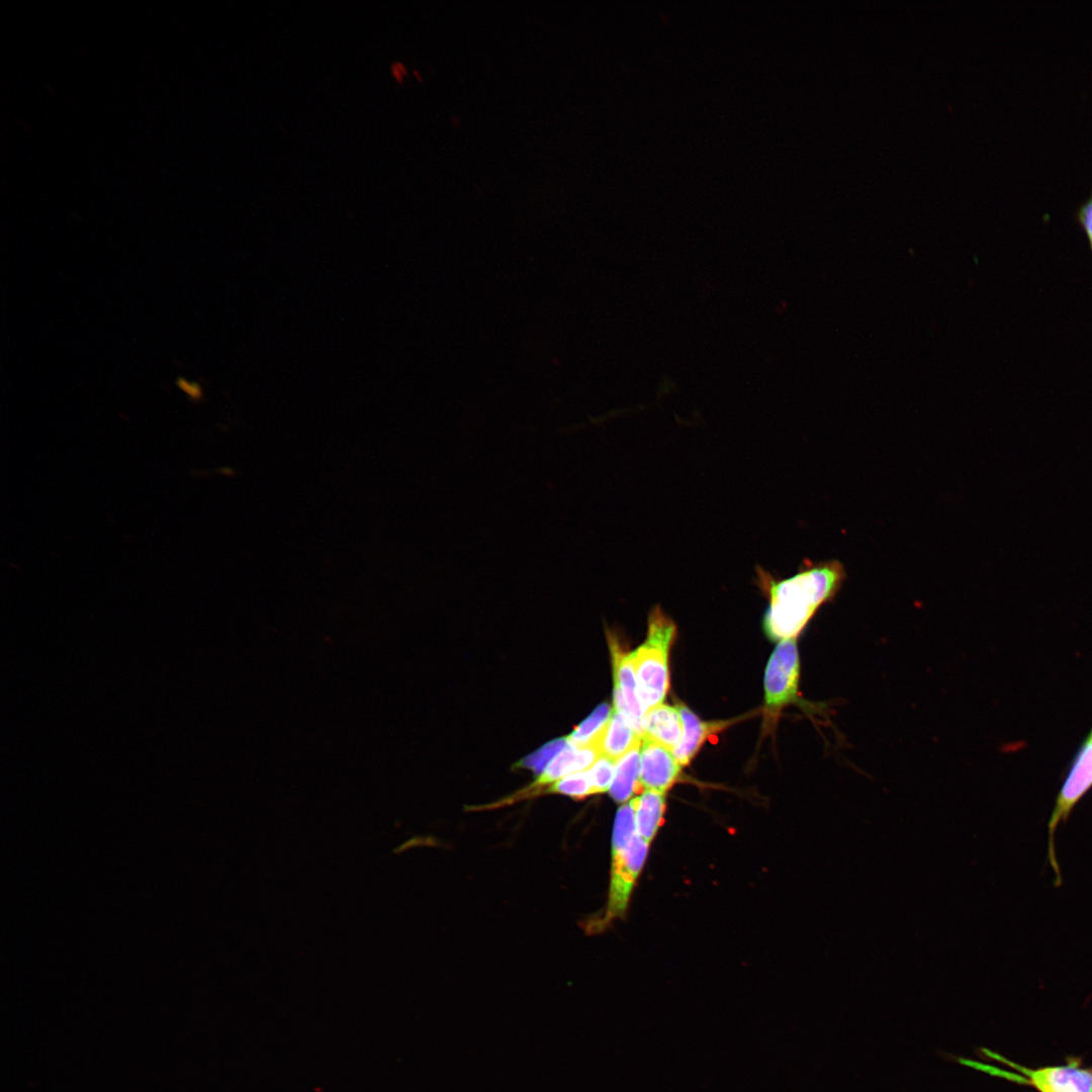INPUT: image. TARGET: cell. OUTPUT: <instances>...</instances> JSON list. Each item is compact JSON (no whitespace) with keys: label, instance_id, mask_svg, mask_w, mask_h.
I'll list each match as a JSON object with an SVG mask.
<instances>
[{"label":"cell","instance_id":"obj_6","mask_svg":"<svg viewBox=\"0 0 1092 1092\" xmlns=\"http://www.w3.org/2000/svg\"><path fill=\"white\" fill-rule=\"evenodd\" d=\"M800 657L795 638L780 641L764 674L765 705L771 713L800 701Z\"/></svg>","mask_w":1092,"mask_h":1092},{"label":"cell","instance_id":"obj_2","mask_svg":"<svg viewBox=\"0 0 1092 1092\" xmlns=\"http://www.w3.org/2000/svg\"><path fill=\"white\" fill-rule=\"evenodd\" d=\"M675 625L658 607L648 617L646 641L632 652L638 696L642 708L648 710L661 705L669 686L667 657Z\"/></svg>","mask_w":1092,"mask_h":1092},{"label":"cell","instance_id":"obj_1","mask_svg":"<svg viewBox=\"0 0 1092 1092\" xmlns=\"http://www.w3.org/2000/svg\"><path fill=\"white\" fill-rule=\"evenodd\" d=\"M754 583L768 599L763 629L771 640L797 639L818 610L833 602L845 579L844 565L837 559H804L792 576L780 578L759 565Z\"/></svg>","mask_w":1092,"mask_h":1092},{"label":"cell","instance_id":"obj_12","mask_svg":"<svg viewBox=\"0 0 1092 1092\" xmlns=\"http://www.w3.org/2000/svg\"><path fill=\"white\" fill-rule=\"evenodd\" d=\"M665 793L645 790L632 799L637 834L650 843L663 821Z\"/></svg>","mask_w":1092,"mask_h":1092},{"label":"cell","instance_id":"obj_15","mask_svg":"<svg viewBox=\"0 0 1092 1092\" xmlns=\"http://www.w3.org/2000/svg\"><path fill=\"white\" fill-rule=\"evenodd\" d=\"M549 791L575 799H582L593 794L587 771L570 774L554 783Z\"/></svg>","mask_w":1092,"mask_h":1092},{"label":"cell","instance_id":"obj_14","mask_svg":"<svg viewBox=\"0 0 1092 1092\" xmlns=\"http://www.w3.org/2000/svg\"><path fill=\"white\" fill-rule=\"evenodd\" d=\"M612 710L608 704H602L576 727L566 738L574 746H587L593 739L606 726L611 718Z\"/></svg>","mask_w":1092,"mask_h":1092},{"label":"cell","instance_id":"obj_16","mask_svg":"<svg viewBox=\"0 0 1092 1092\" xmlns=\"http://www.w3.org/2000/svg\"><path fill=\"white\" fill-rule=\"evenodd\" d=\"M616 762L608 757L601 756L587 770L592 793H604L611 787L615 776Z\"/></svg>","mask_w":1092,"mask_h":1092},{"label":"cell","instance_id":"obj_7","mask_svg":"<svg viewBox=\"0 0 1092 1092\" xmlns=\"http://www.w3.org/2000/svg\"><path fill=\"white\" fill-rule=\"evenodd\" d=\"M610 647L614 665L615 710L621 713L641 736L645 712L638 696L632 652L623 651L613 637H610Z\"/></svg>","mask_w":1092,"mask_h":1092},{"label":"cell","instance_id":"obj_3","mask_svg":"<svg viewBox=\"0 0 1092 1092\" xmlns=\"http://www.w3.org/2000/svg\"><path fill=\"white\" fill-rule=\"evenodd\" d=\"M1092 788V728L1078 747L1056 798L1054 810L1048 822V858L1055 872V884H1062L1060 866L1055 851V832L1061 822H1066L1079 801Z\"/></svg>","mask_w":1092,"mask_h":1092},{"label":"cell","instance_id":"obj_4","mask_svg":"<svg viewBox=\"0 0 1092 1092\" xmlns=\"http://www.w3.org/2000/svg\"><path fill=\"white\" fill-rule=\"evenodd\" d=\"M649 843L637 833L627 843L612 842V869L607 907L594 929L602 930L614 919L622 917L629 904L632 890L642 871Z\"/></svg>","mask_w":1092,"mask_h":1092},{"label":"cell","instance_id":"obj_11","mask_svg":"<svg viewBox=\"0 0 1092 1092\" xmlns=\"http://www.w3.org/2000/svg\"><path fill=\"white\" fill-rule=\"evenodd\" d=\"M676 708L682 722V738L673 754L680 765L688 764L708 736L720 731L728 725V722H704L700 720L689 708L677 704Z\"/></svg>","mask_w":1092,"mask_h":1092},{"label":"cell","instance_id":"obj_13","mask_svg":"<svg viewBox=\"0 0 1092 1092\" xmlns=\"http://www.w3.org/2000/svg\"><path fill=\"white\" fill-rule=\"evenodd\" d=\"M641 743L616 762L615 776L609 793L617 802H625L642 789L639 783Z\"/></svg>","mask_w":1092,"mask_h":1092},{"label":"cell","instance_id":"obj_19","mask_svg":"<svg viewBox=\"0 0 1092 1092\" xmlns=\"http://www.w3.org/2000/svg\"><path fill=\"white\" fill-rule=\"evenodd\" d=\"M177 385L180 387V389H182L184 392H186L190 397L195 398V399L201 397L202 393H201L200 386L198 384H196L194 382H189V381H187V380H185L183 378H179L178 381H177Z\"/></svg>","mask_w":1092,"mask_h":1092},{"label":"cell","instance_id":"obj_9","mask_svg":"<svg viewBox=\"0 0 1092 1092\" xmlns=\"http://www.w3.org/2000/svg\"><path fill=\"white\" fill-rule=\"evenodd\" d=\"M640 743L641 736L621 713L614 711L606 726L588 745L597 748L601 756L617 762Z\"/></svg>","mask_w":1092,"mask_h":1092},{"label":"cell","instance_id":"obj_5","mask_svg":"<svg viewBox=\"0 0 1092 1092\" xmlns=\"http://www.w3.org/2000/svg\"><path fill=\"white\" fill-rule=\"evenodd\" d=\"M981 1052L989 1059L1011 1067L1020 1076L1019 1085H1026L1036 1092H1092V1067H1086L1080 1058L1071 1057L1065 1064L1028 1068L1016 1064L988 1049Z\"/></svg>","mask_w":1092,"mask_h":1092},{"label":"cell","instance_id":"obj_10","mask_svg":"<svg viewBox=\"0 0 1092 1092\" xmlns=\"http://www.w3.org/2000/svg\"><path fill=\"white\" fill-rule=\"evenodd\" d=\"M682 722L677 708L659 705L648 710L642 719V735L674 750L682 738Z\"/></svg>","mask_w":1092,"mask_h":1092},{"label":"cell","instance_id":"obj_8","mask_svg":"<svg viewBox=\"0 0 1092 1092\" xmlns=\"http://www.w3.org/2000/svg\"><path fill=\"white\" fill-rule=\"evenodd\" d=\"M680 767L673 750L641 738L639 783L643 790L665 793L677 781Z\"/></svg>","mask_w":1092,"mask_h":1092},{"label":"cell","instance_id":"obj_18","mask_svg":"<svg viewBox=\"0 0 1092 1092\" xmlns=\"http://www.w3.org/2000/svg\"><path fill=\"white\" fill-rule=\"evenodd\" d=\"M1076 221L1085 234L1092 252V192L1076 211Z\"/></svg>","mask_w":1092,"mask_h":1092},{"label":"cell","instance_id":"obj_17","mask_svg":"<svg viewBox=\"0 0 1092 1092\" xmlns=\"http://www.w3.org/2000/svg\"><path fill=\"white\" fill-rule=\"evenodd\" d=\"M567 745V739H556L530 754L521 761V764L535 772H542L552 758Z\"/></svg>","mask_w":1092,"mask_h":1092}]
</instances>
